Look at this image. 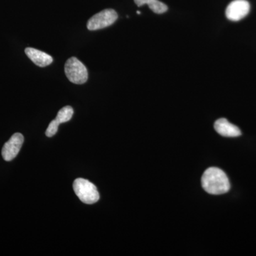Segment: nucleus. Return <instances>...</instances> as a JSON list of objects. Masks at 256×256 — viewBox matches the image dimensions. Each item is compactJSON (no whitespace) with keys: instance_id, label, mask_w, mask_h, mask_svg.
I'll return each instance as SVG.
<instances>
[{"instance_id":"nucleus-1","label":"nucleus","mask_w":256,"mask_h":256,"mask_svg":"<svg viewBox=\"0 0 256 256\" xmlns=\"http://www.w3.org/2000/svg\"><path fill=\"white\" fill-rule=\"evenodd\" d=\"M202 184L207 193L214 195L226 193L230 188L228 176L217 168H210L204 172L202 178Z\"/></svg>"},{"instance_id":"nucleus-2","label":"nucleus","mask_w":256,"mask_h":256,"mask_svg":"<svg viewBox=\"0 0 256 256\" xmlns=\"http://www.w3.org/2000/svg\"><path fill=\"white\" fill-rule=\"evenodd\" d=\"M73 188L79 200L84 204H92L100 198V194L95 185L85 178H76L74 181Z\"/></svg>"},{"instance_id":"nucleus-3","label":"nucleus","mask_w":256,"mask_h":256,"mask_svg":"<svg viewBox=\"0 0 256 256\" xmlns=\"http://www.w3.org/2000/svg\"><path fill=\"white\" fill-rule=\"evenodd\" d=\"M65 74L70 82L84 84L87 82L88 74L86 67L76 57H72L65 64Z\"/></svg>"},{"instance_id":"nucleus-4","label":"nucleus","mask_w":256,"mask_h":256,"mask_svg":"<svg viewBox=\"0 0 256 256\" xmlns=\"http://www.w3.org/2000/svg\"><path fill=\"white\" fill-rule=\"evenodd\" d=\"M118 14L114 10L107 9L92 16L88 21L87 28L90 31L101 30L110 26L117 20Z\"/></svg>"},{"instance_id":"nucleus-5","label":"nucleus","mask_w":256,"mask_h":256,"mask_svg":"<svg viewBox=\"0 0 256 256\" xmlns=\"http://www.w3.org/2000/svg\"><path fill=\"white\" fill-rule=\"evenodd\" d=\"M250 6L246 0H234L227 6L226 16L230 21L238 22L246 16Z\"/></svg>"},{"instance_id":"nucleus-6","label":"nucleus","mask_w":256,"mask_h":256,"mask_svg":"<svg viewBox=\"0 0 256 256\" xmlns=\"http://www.w3.org/2000/svg\"><path fill=\"white\" fill-rule=\"evenodd\" d=\"M24 136L20 132L14 133L3 146L2 156L6 162L14 160L20 152L24 143Z\"/></svg>"},{"instance_id":"nucleus-7","label":"nucleus","mask_w":256,"mask_h":256,"mask_svg":"<svg viewBox=\"0 0 256 256\" xmlns=\"http://www.w3.org/2000/svg\"><path fill=\"white\" fill-rule=\"evenodd\" d=\"M214 128L215 130L224 137L235 138L242 134L240 129L226 118H220L216 121Z\"/></svg>"},{"instance_id":"nucleus-8","label":"nucleus","mask_w":256,"mask_h":256,"mask_svg":"<svg viewBox=\"0 0 256 256\" xmlns=\"http://www.w3.org/2000/svg\"><path fill=\"white\" fill-rule=\"evenodd\" d=\"M25 54L32 62L40 67L47 66L53 62V58L50 55L36 48L28 47L25 50Z\"/></svg>"},{"instance_id":"nucleus-9","label":"nucleus","mask_w":256,"mask_h":256,"mask_svg":"<svg viewBox=\"0 0 256 256\" xmlns=\"http://www.w3.org/2000/svg\"><path fill=\"white\" fill-rule=\"evenodd\" d=\"M134 1L138 6L148 4L152 11L154 12L156 14H162L166 12L168 10V6L159 0H134Z\"/></svg>"},{"instance_id":"nucleus-10","label":"nucleus","mask_w":256,"mask_h":256,"mask_svg":"<svg viewBox=\"0 0 256 256\" xmlns=\"http://www.w3.org/2000/svg\"><path fill=\"white\" fill-rule=\"evenodd\" d=\"M73 114L74 109L72 108V107L69 106H65L58 111L56 120L60 124H64V122H68L72 118Z\"/></svg>"},{"instance_id":"nucleus-11","label":"nucleus","mask_w":256,"mask_h":256,"mask_svg":"<svg viewBox=\"0 0 256 256\" xmlns=\"http://www.w3.org/2000/svg\"><path fill=\"white\" fill-rule=\"evenodd\" d=\"M60 124L57 122L56 120L54 119L52 120L48 124V128H47L46 131V136L47 137L50 138L53 137L56 134L57 131H58V126Z\"/></svg>"},{"instance_id":"nucleus-12","label":"nucleus","mask_w":256,"mask_h":256,"mask_svg":"<svg viewBox=\"0 0 256 256\" xmlns=\"http://www.w3.org/2000/svg\"><path fill=\"white\" fill-rule=\"evenodd\" d=\"M137 14H140V11H138V12H137Z\"/></svg>"}]
</instances>
